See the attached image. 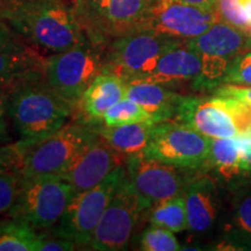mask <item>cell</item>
Wrapping results in <instances>:
<instances>
[{"mask_svg":"<svg viewBox=\"0 0 251 251\" xmlns=\"http://www.w3.org/2000/svg\"><path fill=\"white\" fill-rule=\"evenodd\" d=\"M2 20L35 48L62 52L91 37L81 23L77 5L67 0H8Z\"/></svg>","mask_w":251,"mask_h":251,"instance_id":"cell-1","label":"cell"},{"mask_svg":"<svg viewBox=\"0 0 251 251\" xmlns=\"http://www.w3.org/2000/svg\"><path fill=\"white\" fill-rule=\"evenodd\" d=\"M75 109L43 76L21 81L7 91L8 118L21 142H36L61 129Z\"/></svg>","mask_w":251,"mask_h":251,"instance_id":"cell-2","label":"cell"},{"mask_svg":"<svg viewBox=\"0 0 251 251\" xmlns=\"http://www.w3.org/2000/svg\"><path fill=\"white\" fill-rule=\"evenodd\" d=\"M97 135V125L79 119L36 142L20 141L13 144L17 153L14 172L21 178L61 176Z\"/></svg>","mask_w":251,"mask_h":251,"instance_id":"cell-3","label":"cell"},{"mask_svg":"<svg viewBox=\"0 0 251 251\" xmlns=\"http://www.w3.org/2000/svg\"><path fill=\"white\" fill-rule=\"evenodd\" d=\"M176 121L208 139H238L251 133V103L233 96H184Z\"/></svg>","mask_w":251,"mask_h":251,"instance_id":"cell-4","label":"cell"},{"mask_svg":"<svg viewBox=\"0 0 251 251\" xmlns=\"http://www.w3.org/2000/svg\"><path fill=\"white\" fill-rule=\"evenodd\" d=\"M105 65L106 55L101 42L90 39L47 58L43 77L50 87L77 108L83 93L101 74Z\"/></svg>","mask_w":251,"mask_h":251,"instance_id":"cell-5","label":"cell"},{"mask_svg":"<svg viewBox=\"0 0 251 251\" xmlns=\"http://www.w3.org/2000/svg\"><path fill=\"white\" fill-rule=\"evenodd\" d=\"M75 190L62 176L21 178L9 218L26 222L36 230L52 228L64 214Z\"/></svg>","mask_w":251,"mask_h":251,"instance_id":"cell-6","label":"cell"},{"mask_svg":"<svg viewBox=\"0 0 251 251\" xmlns=\"http://www.w3.org/2000/svg\"><path fill=\"white\" fill-rule=\"evenodd\" d=\"M126 175V164L120 165L101 183L90 190L75 193L58 224L51 228L52 233L77 246L89 247L103 212Z\"/></svg>","mask_w":251,"mask_h":251,"instance_id":"cell-7","label":"cell"},{"mask_svg":"<svg viewBox=\"0 0 251 251\" xmlns=\"http://www.w3.org/2000/svg\"><path fill=\"white\" fill-rule=\"evenodd\" d=\"M183 41L149 29H141L115 37L106 52L105 69L126 83L147 79L161 56Z\"/></svg>","mask_w":251,"mask_h":251,"instance_id":"cell-8","label":"cell"},{"mask_svg":"<svg viewBox=\"0 0 251 251\" xmlns=\"http://www.w3.org/2000/svg\"><path fill=\"white\" fill-rule=\"evenodd\" d=\"M146 209L129 177L126 175L94 230L90 249L99 251L127 249Z\"/></svg>","mask_w":251,"mask_h":251,"instance_id":"cell-9","label":"cell"},{"mask_svg":"<svg viewBox=\"0 0 251 251\" xmlns=\"http://www.w3.org/2000/svg\"><path fill=\"white\" fill-rule=\"evenodd\" d=\"M143 153L168 164L197 170L208 164L209 139L183 122H157Z\"/></svg>","mask_w":251,"mask_h":251,"instance_id":"cell-10","label":"cell"},{"mask_svg":"<svg viewBox=\"0 0 251 251\" xmlns=\"http://www.w3.org/2000/svg\"><path fill=\"white\" fill-rule=\"evenodd\" d=\"M126 169L147 209L153 203L183 194L191 179L185 171L187 169L150 158L144 153L128 157Z\"/></svg>","mask_w":251,"mask_h":251,"instance_id":"cell-11","label":"cell"},{"mask_svg":"<svg viewBox=\"0 0 251 251\" xmlns=\"http://www.w3.org/2000/svg\"><path fill=\"white\" fill-rule=\"evenodd\" d=\"M218 21L216 9L201 8L177 0H156L141 29L187 41L201 35Z\"/></svg>","mask_w":251,"mask_h":251,"instance_id":"cell-12","label":"cell"},{"mask_svg":"<svg viewBox=\"0 0 251 251\" xmlns=\"http://www.w3.org/2000/svg\"><path fill=\"white\" fill-rule=\"evenodd\" d=\"M46 59L23 35L0 19V87L6 91L43 76Z\"/></svg>","mask_w":251,"mask_h":251,"instance_id":"cell-13","label":"cell"},{"mask_svg":"<svg viewBox=\"0 0 251 251\" xmlns=\"http://www.w3.org/2000/svg\"><path fill=\"white\" fill-rule=\"evenodd\" d=\"M127 158L98 134L61 176L71 184L75 192H83L101 183L118 166L126 164Z\"/></svg>","mask_w":251,"mask_h":251,"instance_id":"cell-14","label":"cell"},{"mask_svg":"<svg viewBox=\"0 0 251 251\" xmlns=\"http://www.w3.org/2000/svg\"><path fill=\"white\" fill-rule=\"evenodd\" d=\"M156 0H107L105 6L86 26L91 39L103 35L119 37L140 30Z\"/></svg>","mask_w":251,"mask_h":251,"instance_id":"cell-15","label":"cell"},{"mask_svg":"<svg viewBox=\"0 0 251 251\" xmlns=\"http://www.w3.org/2000/svg\"><path fill=\"white\" fill-rule=\"evenodd\" d=\"M201 71V57L185 45V41L171 47L159 57L151 75L144 80L155 81L172 87L191 83Z\"/></svg>","mask_w":251,"mask_h":251,"instance_id":"cell-16","label":"cell"},{"mask_svg":"<svg viewBox=\"0 0 251 251\" xmlns=\"http://www.w3.org/2000/svg\"><path fill=\"white\" fill-rule=\"evenodd\" d=\"M188 229L201 233L214 225L219 213L216 185L208 176L191 178L184 191Z\"/></svg>","mask_w":251,"mask_h":251,"instance_id":"cell-17","label":"cell"},{"mask_svg":"<svg viewBox=\"0 0 251 251\" xmlns=\"http://www.w3.org/2000/svg\"><path fill=\"white\" fill-rule=\"evenodd\" d=\"M126 97V81L114 72L103 69L83 93L78 102L84 120L102 124L103 115L113 105Z\"/></svg>","mask_w":251,"mask_h":251,"instance_id":"cell-18","label":"cell"},{"mask_svg":"<svg viewBox=\"0 0 251 251\" xmlns=\"http://www.w3.org/2000/svg\"><path fill=\"white\" fill-rule=\"evenodd\" d=\"M185 45L200 56L231 61L250 46V36L224 21H218L201 35L185 41Z\"/></svg>","mask_w":251,"mask_h":251,"instance_id":"cell-19","label":"cell"},{"mask_svg":"<svg viewBox=\"0 0 251 251\" xmlns=\"http://www.w3.org/2000/svg\"><path fill=\"white\" fill-rule=\"evenodd\" d=\"M126 98L142 106L157 124L176 120L184 96L155 81L131 80L126 83Z\"/></svg>","mask_w":251,"mask_h":251,"instance_id":"cell-20","label":"cell"},{"mask_svg":"<svg viewBox=\"0 0 251 251\" xmlns=\"http://www.w3.org/2000/svg\"><path fill=\"white\" fill-rule=\"evenodd\" d=\"M151 122H134L118 126L97 125L98 134L113 149L126 157L143 153L151 139Z\"/></svg>","mask_w":251,"mask_h":251,"instance_id":"cell-21","label":"cell"},{"mask_svg":"<svg viewBox=\"0 0 251 251\" xmlns=\"http://www.w3.org/2000/svg\"><path fill=\"white\" fill-rule=\"evenodd\" d=\"M208 164L227 180L242 175L237 139H209Z\"/></svg>","mask_w":251,"mask_h":251,"instance_id":"cell-22","label":"cell"},{"mask_svg":"<svg viewBox=\"0 0 251 251\" xmlns=\"http://www.w3.org/2000/svg\"><path fill=\"white\" fill-rule=\"evenodd\" d=\"M40 233L26 222L11 218L0 222V251H40Z\"/></svg>","mask_w":251,"mask_h":251,"instance_id":"cell-23","label":"cell"},{"mask_svg":"<svg viewBox=\"0 0 251 251\" xmlns=\"http://www.w3.org/2000/svg\"><path fill=\"white\" fill-rule=\"evenodd\" d=\"M148 209V218L151 225L166 228L174 233H180L188 229L184 193L153 203Z\"/></svg>","mask_w":251,"mask_h":251,"instance_id":"cell-24","label":"cell"},{"mask_svg":"<svg viewBox=\"0 0 251 251\" xmlns=\"http://www.w3.org/2000/svg\"><path fill=\"white\" fill-rule=\"evenodd\" d=\"M134 122H151L153 121L151 115L139 103L133 101L129 98H125L113 105L103 115L102 124L106 126H118Z\"/></svg>","mask_w":251,"mask_h":251,"instance_id":"cell-25","label":"cell"},{"mask_svg":"<svg viewBox=\"0 0 251 251\" xmlns=\"http://www.w3.org/2000/svg\"><path fill=\"white\" fill-rule=\"evenodd\" d=\"M140 250L144 251H177L180 244L174 231L151 225L140 237Z\"/></svg>","mask_w":251,"mask_h":251,"instance_id":"cell-26","label":"cell"},{"mask_svg":"<svg viewBox=\"0 0 251 251\" xmlns=\"http://www.w3.org/2000/svg\"><path fill=\"white\" fill-rule=\"evenodd\" d=\"M216 12L220 21H224L247 35H251V23L238 0H216Z\"/></svg>","mask_w":251,"mask_h":251,"instance_id":"cell-27","label":"cell"},{"mask_svg":"<svg viewBox=\"0 0 251 251\" xmlns=\"http://www.w3.org/2000/svg\"><path fill=\"white\" fill-rule=\"evenodd\" d=\"M233 222L243 240L251 242V190H246L235 199Z\"/></svg>","mask_w":251,"mask_h":251,"instance_id":"cell-28","label":"cell"},{"mask_svg":"<svg viewBox=\"0 0 251 251\" xmlns=\"http://www.w3.org/2000/svg\"><path fill=\"white\" fill-rule=\"evenodd\" d=\"M224 84L251 86V50H244L231 59Z\"/></svg>","mask_w":251,"mask_h":251,"instance_id":"cell-29","label":"cell"},{"mask_svg":"<svg viewBox=\"0 0 251 251\" xmlns=\"http://www.w3.org/2000/svg\"><path fill=\"white\" fill-rule=\"evenodd\" d=\"M20 175L14 171L0 172V215L8 213L17 199Z\"/></svg>","mask_w":251,"mask_h":251,"instance_id":"cell-30","label":"cell"},{"mask_svg":"<svg viewBox=\"0 0 251 251\" xmlns=\"http://www.w3.org/2000/svg\"><path fill=\"white\" fill-rule=\"evenodd\" d=\"M40 251H72L76 250L77 244L67 238H63L52 231L40 233Z\"/></svg>","mask_w":251,"mask_h":251,"instance_id":"cell-31","label":"cell"},{"mask_svg":"<svg viewBox=\"0 0 251 251\" xmlns=\"http://www.w3.org/2000/svg\"><path fill=\"white\" fill-rule=\"evenodd\" d=\"M106 2H107V0H78V14H79L80 20L84 27H85V29L87 25L99 13L100 9L105 6Z\"/></svg>","mask_w":251,"mask_h":251,"instance_id":"cell-32","label":"cell"},{"mask_svg":"<svg viewBox=\"0 0 251 251\" xmlns=\"http://www.w3.org/2000/svg\"><path fill=\"white\" fill-rule=\"evenodd\" d=\"M7 118V91L0 87V143H5L9 140Z\"/></svg>","mask_w":251,"mask_h":251,"instance_id":"cell-33","label":"cell"},{"mask_svg":"<svg viewBox=\"0 0 251 251\" xmlns=\"http://www.w3.org/2000/svg\"><path fill=\"white\" fill-rule=\"evenodd\" d=\"M215 94L221 96H233L251 103V86L234 85V84H222L215 89Z\"/></svg>","mask_w":251,"mask_h":251,"instance_id":"cell-34","label":"cell"},{"mask_svg":"<svg viewBox=\"0 0 251 251\" xmlns=\"http://www.w3.org/2000/svg\"><path fill=\"white\" fill-rule=\"evenodd\" d=\"M17 164V153L14 146L0 147V172L14 171Z\"/></svg>","mask_w":251,"mask_h":251,"instance_id":"cell-35","label":"cell"},{"mask_svg":"<svg viewBox=\"0 0 251 251\" xmlns=\"http://www.w3.org/2000/svg\"><path fill=\"white\" fill-rule=\"evenodd\" d=\"M177 1L206 9H216V0H177Z\"/></svg>","mask_w":251,"mask_h":251,"instance_id":"cell-36","label":"cell"},{"mask_svg":"<svg viewBox=\"0 0 251 251\" xmlns=\"http://www.w3.org/2000/svg\"><path fill=\"white\" fill-rule=\"evenodd\" d=\"M241 169L243 172H251V155L241 157Z\"/></svg>","mask_w":251,"mask_h":251,"instance_id":"cell-37","label":"cell"},{"mask_svg":"<svg viewBox=\"0 0 251 251\" xmlns=\"http://www.w3.org/2000/svg\"><path fill=\"white\" fill-rule=\"evenodd\" d=\"M240 1V4L242 5V7L244 9V12H246L247 17L249 18L250 23H251V0H238Z\"/></svg>","mask_w":251,"mask_h":251,"instance_id":"cell-38","label":"cell"},{"mask_svg":"<svg viewBox=\"0 0 251 251\" xmlns=\"http://www.w3.org/2000/svg\"><path fill=\"white\" fill-rule=\"evenodd\" d=\"M2 13H4V2L0 1V19H2Z\"/></svg>","mask_w":251,"mask_h":251,"instance_id":"cell-39","label":"cell"},{"mask_svg":"<svg viewBox=\"0 0 251 251\" xmlns=\"http://www.w3.org/2000/svg\"><path fill=\"white\" fill-rule=\"evenodd\" d=\"M0 1H8V0H0Z\"/></svg>","mask_w":251,"mask_h":251,"instance_id":"cell-40","label":"cell"},{"mask_svg":"<svg viewBox=\"0 0 251 251\" xmlns=\"http://www.w3.org/2000/svg\"><path fill=\"white\" fill-rule=\"evenodd\" d=\"M250 46H251V35H250Z\"/></svg>","mask_w":251,"mask_h":251,"instance_id":"cell-41","label":"cell"}]
</instances>
